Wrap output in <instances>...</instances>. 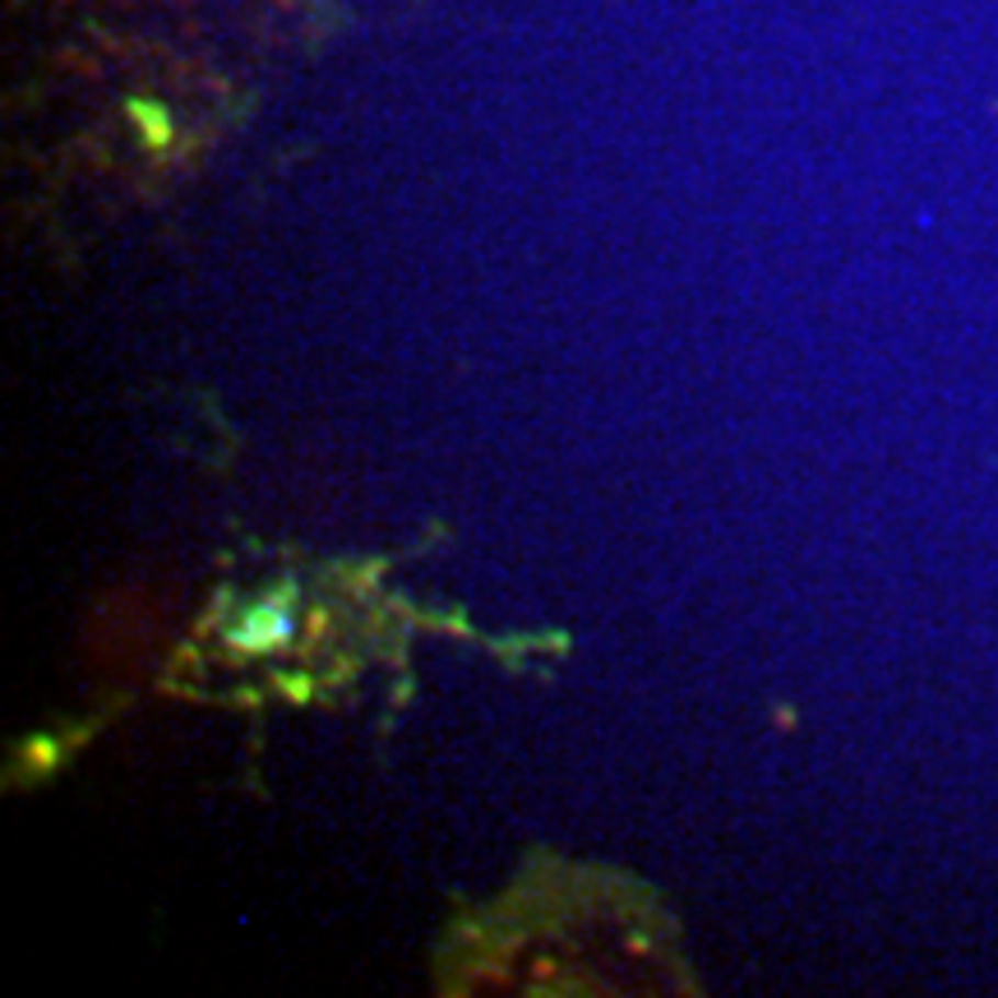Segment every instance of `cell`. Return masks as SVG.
<instances>
[{
  "label": "cell",
  "instance_id": "obj_1",
  "mask_svg": "<svg viewBox=\"0 0 998 998\" xmlns=\"http://www.w3.org/2000/svg\"><path fill=\"white\" fill-rule=\"evenodd\" d=\"M296 633V615L287 606V596H269V602H255L246 615L227 629V642L240 652H278L287 648Z\"/></svg>",
  "mask_w": 998,
  "mask_h": 998
},
{
  "label": "cell",
  "instance_id": "obj_2",
  "mask_svg": "<svg viewBox=\"0 0 998 998\" xmlns=\"http://www.w3.org/2000/svg\"><path fill=\"white\" fill-rule=\"evenodd\" d=\"M135 116L144 121V135H148L153 144H162V139L171 135V121H167V111H158V106H148V102H135Z\"/></svg>",
  "mask_w": 998,
  "mask_h": 998
}]
</instances>
